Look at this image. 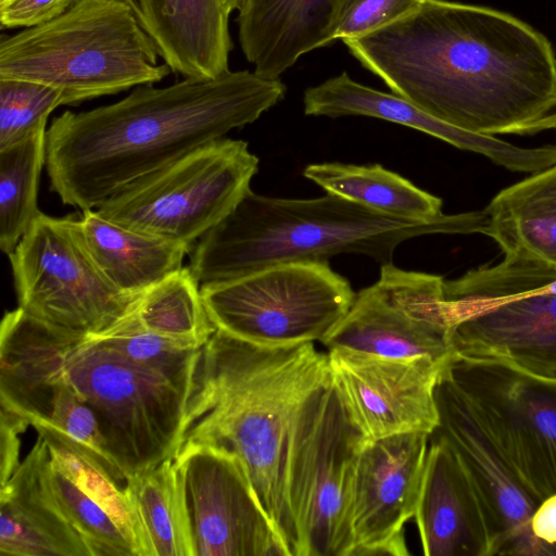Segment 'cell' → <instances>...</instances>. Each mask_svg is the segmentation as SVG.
Returning <instances> with one entry per match:
<instances>
[{"label": "cell", "mask_w": 556, "mask_h": 556, "mask_svg": "<svg viewBox=\"0 0 556 556\" xmlns=\"http://www.w3.org/2000/svg\"><path fill=\"white\" fill-rule=\"evenodd\" d=\"M342 40L392 93L457 128L483 136L555 129L556 53L509 13L424 0L381 29Z\"/></svg>", "instance_id": "6da1fadb"}, {"label": "cell", "mask_w": 556, "mask_h": 556, "mask_svg": "<svg viewBox=\"0 0 556 556\" xmlns=\"http://www.w3.org/2000/svg\"><path fill=\"white\" fill-rule=\"evenodd\" d=\"M279 78L250 71L136 87L109 105L65 111L47 129L46 169L62 202L81 211L163 169L281 101Z\"/></svg>", "instance_id": "7a4b0ae2"}, {"label": "cell", "mask_w": 556, "mask_h": 556, "mask_svg": "<svg viewBox=\"0 0 556 556\" xmlns=\"http://www.w3.org/2000/svg\"><path fill=\"white\" fill-rule=\"evenodd\" d=\"M330 377L328 354L314 342L264 346L216 329L188 399L180 448L210 445L239 457L287 556H300L287 491L291 439L302 404Z\"/></svg>", "instance_id": "3957f363"}, {"label": "cell", "mask_w": 556, "mask_h": 556, "mask_svg": "<svg viewBox=\"0 0 556 556\" xmlns=\"http://www.w3.org/2000/svg\"><path fill=\"white\" fill-rule=\"evenodd\" d=\"M483 212L410 220L327 193L285 199L247 191L236 207L203 235L189 268L202 285L232 280L294 261H328L341 253L364 254L391 264L402 242L433 233L482 232Z\"/></svg>", "instance_id": "277c9868"}, {"label": "cell", "mask_w": 556, "mask_h": 556, "mask_svg": "<svg viewBox=\"0 0 556 556\" xmlns=\"http://www.w3.org/2000/svg\"><path fill=\"white\" fill-rule=\"evenodd\" d=\"M123 0H78L0 42V78L47 85L77 104L155 84L172 70Z\"/></svg>", "instance_id": "5b68a950"}, {"label": "cell", "mask_w": 556, "mask_h": 556, "mask_svg": "<svg viewBox=\"0 0 556 556\" xmlns=\"http://www.w3.org/2000/svg\"><path fill=\"white\" fill-rule=\"evenodd\" d=\"M36 320L45 349L94 413L126 480L177 456L189 393L101 338Z\"/></svg>", "instance_id": "8992f818"}, {"label": "cell", "mask_w": 556, "mask_h": 556, "mask_svg": "<svg viewBox=\"0 0 556 556\" xmlns=\"http://www.w3.org/2000/svg\"><path fill=\"white\" fill-rule=\"evenodd\" d=\"M454 353L556 381V268L504 254L444 281Z\"/></svg>", "instance_id": "52a82bcc"}, {"label": "cell", "mask_w": 556, "mask_h": 556, "mask_svg": "<svg viewBox=\"0 0 556 556\" xmlns=\"http://www.w3.org/2000/svg\"><path fill=\"white\" fill-rule=\"evenodd\" d=\"M9 260L18 307L49 326L105 337L137 315L143 294L124 292L104 276L78 218L40 212Z\"/></svg>", "instance_id": "ba28073f"}, {"label": "cell", "mask_w": 556, "mask_h": 556, "mask_svg": "<svg viewBox=\"0 0 556 556\" xmlns=\"http://www.w3.org/2000/svg\"><path fill=\"white\" fill-rule=\"evenodd\" d=\"M365 444L330 377L302 404L291 439L287 491L300 556H351L355 467Z\"/></svg>", "instance_id": "9c48e42d"}, {"label": "cell", "mask_w": 556, "mask_h": 556, "mask_svg": "<svg viewBox=\"0 0 556 556\" xmlns=\"http://www.w3.org/2000/svg\"><path fill=\"white\" fill-rule=\"evenodd\" d=\"M201 293L217 329L264 346L323 342L356 295L328 261L273 265L232 280L202 285Z\"/></svg>", "instance_id": "30bf717a"}, {"label": "cell", "mask_w": 556, "mask_h": 556, "mask_svg": "<svg viewBox=\"0 0 556 556\" xmlns=\"http://www.w3.org/2000/svg\"><path fill=\"white\" fill-rule=\"evenodd\" d=\"M258 157L242 140L210 142L108 199L97 211L119 225L190 247L250 188Z\"/></svg>", "instance_id": "8fae6325"}, {"label": "cell", "mask_w": 556, "mask_h": 556, "mask_svg": "<svg viewBox=\"0 0 556 556\" xmlns=\"http://www.w3.org/2000/svg\"><path fill=\"white\" fill-rule=\"evenodd\" d=\"M446 374L470 401L529 494L556 493V381L454 353Z\"/></svg>", "instance_id": "7c38bea8"}, {"label": "cell", "mask_w": 556, "mask_h": 556, "mask_svg": "<svg viewBox=\"0 0 556 556\" xmlns=\"http://www.w3.org/2000/svg\"><path fill=\"white\" fill-rule=\"evenodd\" d=\"M0 368L1 407L23 417L47 441L67 446L116 482H126L94 413L45 349L37 320L20 307L1 321Z\"/></svg>", "instance_id": "4fadbf2b"}, {"label": "cell", "mask_w": 556, "mask_h": 556, "mask_svg": "<svg viewBox=\"0 0 556 556\" xmlns=\"http://www.w3.org/2000/svg\"><path fill=\"white\" fill-rule=\"evenodd\" d=\"M444 281L392 263L381 265L377 282L355 295L346 315L321 343L328 351L450 359L453 326Z\"/></svg>", "instance_id": "5bb4252c"}, {"label": "cell", "mask_w": 556, "mask_h": 556, "mask_svg": "<svg viewBox=\"0 0 556 556\" xmlns=\"http://www.w3.org/2000/svg\"><path fill=\"white\" fill-rule=\"evenodd\" d=\"M194 556H287L235 454L189 445L175 457Z\"/></svg>", "instance_id": "9a60e30c"}, {"label": "cell", "mask_w": 556, "mask_h": 556, "mask_svg": "<svg viewBox=\"0 0 556 556\" xmlns=\"http://www.w3.org/2000/svg\"><path fill=\"white\" fill-rule=\"evenodd\" d=\"M435 401L439 424L431 434L454 448L473 481L488 511L492 556H556V544L536 538L531 530L530 520L540 504L445 370L435 388Z\"/></svg>", "instance_id": "2e32d148"}, {"label": "cell", "mask_w": 556, "mask_h": 556, "mask_svg": "<svg viewBox=\"0 0 556 556\" xmlns=\"http://www.w3.org/2000/svg\"><path fill=\"white\" fill-rule=\"evenodd\" d=\"M332 383L366 443L439 424L435 388L450 359L329 350Z\"/></svg>", "instance_id": "e0dca14e"}, {"label": "cell", "mask_w": 556, "mask_h": 556, "mask_svg": "<svg viewBox=\"0 0 556 556\" xmlns=\"http://www.w3.org/2000/svg\"><path fill=\"white\" fill-rule=\"evenodd\" d=\"M429 434H395L362 448L355 467L351 556H408L405 523L415 515Z\"/></svg>", "instance_id": "ac0fdd59"}, {"label": "cell", "mask_w": 556, "mask_h": 556, "mask_svg": "<svg viewBox=\"0 0 556 556\" xmlns=\"http://www.w3.org/2000/svg\"><path fill=\"white\" fill-rule=\"evenodd\" d=\"M304 112L313 116H368L406 126L458 149L488 157L513 172L538 173L556 164V146L521 148L495 136H483L450 125L406 99L376 90L352 79L343 72L308 88Z\"/></svg>", "instance_id": "d6986e66"}, {"label": "cell", "mask_w": 556, "mask_h": 556, "mask_svg": "<svg viewBox=\"0 0 556 556\" xmlns=\"http://www.w3.org/2000/svg\"><path fill=\"white\" fill-rule=\"evenodd\" d=\"M415 510L426 556H492L484 503L454 448L431 434Z\"/></svg>", "instance_id": "ffe728a7"}, {"label": "cell", "mask_w": 556, "mask_h": 556, "mask_svg": "<svg viewBox=\"0 0 556 556\" xmlns=\"http://www.w3.org/2000/svg\"><path fill=\"white\" fill-rule=\"evenodd\" d=\"M41 435L0 491L1 556H91L54 495Z\"/></svg>", "instance_id": "44dd1931"}, {"label": "cell", "mask_w": 556, "mask_h": 556, "mask_svg": "<svg viewBox=\"0 0 556 556\" xmlns=\"http://www.w3.org/2000/svg\"><path fill=\"white\" fill-rule=\"evenodd\" d=\"M123 1L172 72L184 77H215L229 70L230 14L223 0Z\"/></svg>", "instance_id": "7402d4cb"}, {"label": "cell", "mask_w": 556, "mask_h": 556, "mask_svg": "<svg viewBox=\"0 0 556 556\" xmlns=\"http://www.w3.org/2000/svg\"><path fill=\"white\" fill-rule=\"evenodd\" d=\"M339 0H243L238 10L242 52L254 73L279 78L303 54L333 42Z\"/></svg>", "instance_id": "603a6c76"}, {"label": "cell", "mask_w": 556, "mask_h": 556, "mask_svg": "<svg viewBox=\"0 0 556 556\" xmlns=\"http://www.w3.org/2000/svg\"><path fill=\"white\" fill-rule=\"evenodd\" d=\"M79 226L100 270L127 293L143 294L181 268L192 251L190 245L119 225L97 208L83 211Z\"/></svg>", "instance_id": "cb8c5ba5"}, {"label": "cell", "mask_w": 556, "mask_h": 556, "mask_svg": "<svg viewBox=\"0 0 556 556\" xmlns=\"http://www.w3.org/2000/svg\"><path fill=\"white\" fill-rule=\"evenodd\" d=\"M483 212V233L503 254L556 268V164L501 190Z\"/></svg>", "instance_id": "d4e9b609"}, {"label": "cell", "mask_w": 556, "mask_h": 556, "mask_svg": "<svg viewBox=\"0 0 556 556\" xmlns=\"http://www.w3.org/2000/svg\"><path fill=\"white\" fill-rule=\"evenodd\" d=\"M303 176L327 193L393 217L427 222L444 215L440 198L380 164H311Z\"/></svg>", "instance_id": "484cf974"}, {"label": "cell", "mask_w": 556, "mask_h": 556, "mask_svg": "<svg viewBox=\"0 0 556 556\" xmlns=\"http://www.w3.org/2000/svg\"><path fill=\"white\" fill-rule=\"evenodd\" d=\"M124 486L140 515L154 556H194L175 458L129 477Z\"/></svg>", "instance_id": "4316f807"}, {"label": "cell", "mask_w": 556, "mask_h": 556, "mask_svg": "<svg viewBox=\"0 0 556 556\" xmlns=\"http://www.w3.org/2000/svg\"><path fill=\"white\" fill-rule=\"evenodd\" d=\"M46 138L45 127L0 150V249L8 256L40 213L37 197Z\"/></svg>", "instance_id": "83f0119b"}, {"label": "cell", "mask_w": 556, "mask_h": 556, "mask_svg": "<svg viewBox=\"0 0 556 556\" xmlns=\"http://www.w3.org/2000/svg\"><path fill=\"white\" fill-rule=\"evenodd\" d=\"M136 318L154 333L194 346H203L217 329L204 305L201 285L189 266L148 289Z\"/></svg>", "instance_id": "f1b7e54d"}, {"label": "cell", "mask_w": 556, "mask_h": 556, "mask_svg": "<svg viewBox=\"0 0 556 556\" xmlns=\"http://www.w3.org/2000/svg\"><path fill=\"white\" fill-rule=\"evenodd\" d=\"M47 444L51 462L109 514L130 543L135 556H154L140 515L125 486L67 446L55 441H47Z\"/></svg>", "instance_id": "f546056e"}, {"label": "cell", "mask_w": 556, "mask_h": 556, "mask_svg": "<svg viewBox=\"0 0 556 556\" xmlns=\"http://www.w3.org/2000/svg\"><path fill=\"white\" fill-rule=\"evenodd\" d=\"M98 338L190 394L203 346L190 345L154 333L143 328L136 317L116 331Z\"/></svg>", "instance_id": "4dcf8cb0"}, {"label": "cell", "mask_w": 556, "mask_h": 556, "mask_svg": "<svg viewBox=\"0 0 556 556\" xmlns=\"http://www.w3.org/2000/svg\"><path fill=\"white\" fill-rule=\"evenodd\" d=\"M49 476L59 505L87 543L91 556H135V552L109 514L94 503L50 458Z\"/></svg>", "instance_id": "1f68e13d"}, {"label": "cell", "mask_w": 556, "mask_h": 556, "mask_svg": "<svg viewBox=\"0 0 556 556\" xmlns=\"http://www.w3.org/2000/svg\"><path fill=\"white\" fill-rule=\"evenodd\" d=\"M64 105L63 93L50 86L0 78V150L45 128L48 116Z\"/></svg>", "instance_id": "d6a6232c"}, {"label": "cell", "mask_w": 556, "mask_h": 556, "mask_svg": "<svg viewBox=\"0 0 556 556\" xmlns=\"http://www.w3.org/2000/svg\"><path fill=\"white\" fill-rule=\"evenodd\" d=\"M422 1L339 0L332 20V38H356L381 29L416 11Z\"/></svg>", "instance_id": "836d02e7"}, {"label": "cell", "mask_w": 556, "mask_h": 556, "mask_svg": "<svg viewBox=\"0 0 556 556\" xmlns=\"http://www.w3.org/2000/svg\"><path fill=\"white\" fill-rule=\"evenodd\" d=\"M78 0H5L0 3L3 28H29L66 12Z\"/></svg>", "instance_id": "e575fe53"}, {"label": "cell", "mask_w": 556, "mask_h": 556, "mask_svg": "<svg viewBox=\"0 0 556 556\" xmlns=\"http://www.w3.org/2000/svg\"><path fill=\"white\" fill-rule=\"evenodd\" d=\"M0 433H1V456H0V478L1 484H4L20 466V435L26 430L29 424L17 414L1 407L0 413Z\"/></svg>", "instance_id": "d590c367"}, {"label": "cell", "mask_w": 556, "mask_h": 556, "mask_svg": "<svg viewBox=\"0 0 556 556\" xmlns=\"http://www.w3.org/2000/svg\"><path fill=\"white\" fill-rule=\"evenodd\" d=\"M530 526L536 538L549 544H556V493L538 505L531 517Z\"/></svg>", "instance_id": "8d00e7d4"}, {"label": "cell", "mask_w": 556, "mask_h": 556, "mask_svg": "<svg viewBox=\"0 0 556 556\" xmlns=\"http://www.w3.org/2000/svg\"><path fill=\"white\" fill-rule=\"evenodd\" d=\"M226 10L231 14L233 11H238L243 3V0H223Z\"/></svg>", "instance_id": "74e56055"}, {"label": "cell", "mask_w": 556, "mask_h": 556, "mask_svg": "<svg viewBox=\"0 0 556 556\" xmlns=\"http://www.w3.org/2000/svg\"><path fill=\"white\" fill-rule=\"evenodd\" d=\"M3 1H5V0H0V3L3 2Z\"/></svg>", "instance_id": "f35d334b"}, {"label": "cell", "mask_w": 556, "mask_h": 556, "mask_svg": "<svg viewBox=\"0 0 556 556\" xmlns=\"http://www.w3.org/2000/svg\"><path fill=\"white\" fill-rule=\"evenodd\" d=\"M555 129H556V126H555Z\"/></svg>", "instance_id": "ab89813d"}]
</instances>
